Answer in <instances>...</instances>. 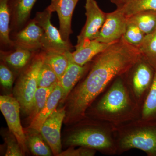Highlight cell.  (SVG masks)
<instances>
[{"instance_id": "24", "label": "cell", "mask_w": 156, "mask_h": 156, "mask_svg": "<svg viewBox=\"0 0 156 156\" xmlns=\"http://www.w3.org/2000/svg\"><path fill=\"white\" fill-rule=\"evenodd\" d=\"M117 9L128 17L141 11H156V0H128Z\"/></svg>"}, {"instance_id": "2", "label": "cell", "mask_w": 156, "mask_h": 156, "mask_svg": "<svg viewBox=\"0 0 156 156\" xmlns=\"http://www.w3.org/2000/svg\"><path fill=\"white\" fill-rule=\"evenodd\" d=\"M123 75L115 78L95 104L89 107L87 117L114 127L139 119L140 108L132 97Z\"/></svg>"}, {"instance_id": "28", "label": "cell", "mask_w": 156, "mask_h": 156, "mask_svg": "<svg viewBox=\"0 0 156 156\" xmlns=\"http://www.w3.org/2000/svg\"><path fill=\"white\" fill-rule=\"evenodd\" d=\"M55 73L51 67L44 62L40 70L38 79V87L47 88L58 82Z\"/></svg>"}, {"instance_id": "13", "label": "cell", "mask_w": 156, "mask_h": 156, "mask_svg": "<svg viewBox=\"0 0 156 156\" xmlns=\"http://www.w3.org/2000/svg\"><path fill=\"white\" fill-rule=\"evenodd\" d=\"M79 0H51L47 8L53 13L56 12L59 21V29L62 39L69 42L72 33V19L73 13Z\"/></svg>"}, {"instance_id": "20", "label": "cell", "mask_w": 156, "mask_h": 156, "mask_svg": "<svg viewBox=\"0 0 156 156\" xmlns=\"http://www.w3.org/2000/svg\"><path fill=\"white\" fill-rule=\"evenodd\" d=\"M9 0H0V41L2 45L14 47L13 41L10 37L11 13L9 5Z\"/></svg>"}, {"instance_id": "6", "label": "cell", "mask_w": 156, "mask_h": 156, "mask_svg": "<svg viewBox=\"0 0 156 156\" xmlns=\"http://www.w3.org/2000/svg\"><path fill=\"white\" fill-rule=\"evenodd\" d=\"M155 73V69L141 55L123 75L128 89L140 109L152 85Z\"/></svg>"}, {"instance_id": "7", "label": "cell", "mask_w": 156, "mask_h": 156, "mask_svg": "<svg viewBox=\"0 0 156 156\" xmlns=\"http://www.w3.org/2000/svg\"><path fill=\"white\" fill-rule=\"evenodd\" d=\"M20 104L15 97L1 95L0 109L5 119L9 130L14 134L24 153L27 150L26 135L20 122Z\"/></svg>"}, {"instance_id": "23", "label": "cell", "mask_w": 156, "mask_h": 156, "mask_svg": "<svg viewBox=\"0 0 156 156\" xmlns=\"http://www.w3.org/2000/svg\"><path fill=\"white\" fill-rule=\"evenodd\" d=\"M27 144L32 153L36 156H52V151L44 141L41 133L30 129L26 135Z\"/></svg>"}, {"instance_id": "27", "label": "cell", "mask_w": 156, "mask_h": 156, "mask_svg": "<svg viewBox=\"0 0 156 156\" xmlns=\"http://www.w3.org/2000/svg\"><path fill=\"white\" fill-rule=\"evenodd\" d=\"M146 35L134 23L128 20L127 27L123 38L127 43L139 48L144 41Z\"/></svg>"}, {"instance_id": "17", "label": "cell", "mask_w": 156, "mask_h": 156, "mask_svg": "<svg viewBox=\"0 0 156 156\" xmlns=\"http://www.w3.org/2000/svg\"><path fill=\"white\" fill-rule=\"evenodd\" d=\"M62 97V89L59 81L40 112L31 120L29 128L40 132L45 121L56 109Z\"/></svg>"}, {"instance_id": "31", "label": "cell", "mask_w": 156, "mask_h": 156, "mask_svg": "<svg viewBox=\"0 0 156 156\" xmlns=\"http://www.w3.org/2000/svg\"><path fill=\"white\" fill-rule=\"evenodd\" d=\"M96 150L89 148L82 147L78 149L70 148L67 150L62 152L60 156H93L95 155Z\"/></svg>"}, {"instance_id": "18", "label": "cell", "mask_w": 156, "mask_h": 156, "mask_svg": "<svg viewBox=\"0 0 156 156\" xmlns=\"http://www.w3.org/2000/svg\"><path fill=\"white\" fill-rule=\"evenodd\" d=\"M13 51L4 52L1 50V58L5 63L16 69H20L27 66L37 52L25 49L14 47Z\"/></svg>"}, {"instance_id": "3", "label": "cell", "mask_w": 156, "mask_h": 156, "mask_svg": "<svg viewBox=\"0 0 156 156\" xmlns=\"http://www.w3.org/2000/svg\"><path fill=\"white\" fill-rule=\"evenodd\" d=\"M75 124L66 144L92 149L106 155H117L114 126L87 117Z\"/></svg>"}, {"instance_id": "1", "label": "cell", "mask_w": 156, "mask_h": 156, "mask_svg": "<svg viewBox=\"0 0 156 156\" xmlns=\"http://www.w3.org/2000/svg\"><path fill=\"white\" fill-rule=\"evenodd\" d=\"M141 56L139 48L128 44L123 37L113 43L92 60L89 73L70 92L65 121L76 123L87 118V109L109 86Z\"/></svg>"}, {"instance_id": "22", "label": "cell", "mask_w": 156, "mask_h": 156, "mask_svg": "<svg viewBox=\"0 0 156 156\" xmlns=\"http://www.w3.org/2000/svg\"><path fill=\"white\" fill-rule=\"evenodd\" d=\"M128 20L136 25L146 35L156 29V11L138 12L128 17Z\"/></svg>"}, {"instance_id": "5", "label": "cell", "mask_w": 156, "mask_h": 156, "mask_svg": "<svg viewBox=\"0 0 156 156\" xmlns=\"http://www.w3.org/2000/svg\"><path fill=\"white\" fill-rule=\"evenodd\" d=\"M44 62L43 51L37 53L21 73L14 89V97L23 111L30 115L34 96L38 88L39 73Z\"/></svg>"}, {"instance_id": "12", "label": "cell", "mask_w": 156, "mask_h": 156, "mask_svg": "<svg viewBox=\"0 0 156 156\" xmlns=\"http://www.w3.org/2000/svg\"><path fill=\"white\" fill-rule=\"evenodd\" d=\"M44 40V30L34 19L16 33L12 41L14 47L37 52L43 49Z\"/></svg>"}, {"instance_id": "10", "label": "cell", "mask_w": 156, "mask_h": 156, "mask_svg": "<svg viewBox=\"0 0 156 156\" xmlns=\"http://www.w3.org/2000/svg\"><path fill=\"white\" fill-rule=\"evenodd\" d=\"M85 8L87 20L77 36V44L85 40L96 39L106 19L107 13L101 9L95 0H86Z\"/></svg>"}, {"instance_id": "15", "label": "cell", "mask_w": 156, "mask_h": 156, "mask_svg": "<svg viewBox=\"0 0 156 156\" xmlns=\"http://www.w3.org/2000/svg\"><path fill=\"white\" fill-rule=\"evenodd\" d=\"M112 44L98 41L95 39L85 40L76 45L75 51L71 53L72 58L76 63L83 66L92 61Z\"/></svg>"}, {"instance_id": "32", "label": "cell", "mask_w": 156, "mask_h": 156, "mask_svg": "<svg viewBox=\"0 0 156 156\" xmlns=\"http://www.w3.org/2000/svg\"><path fill=\"white\" fill-rule=\"evenodd\" d=\"M111 2L117 6V9L121 8L128 2V0H109Z\"/></svg>"}, {"instance_id": "4", "label": "cell", "mask_w": 156, "mask_h": 156, "mask_svg": "<svg viewBox=\"0 0 156 156\" xmlns=\"http://www.w3.org/2000/svg\"><path fill=\"white\" fill-rule=\"evenodd\" d=\"M117 155L133 149L156 156V124L136 119L114 128Z\"/></svg>"}, {"instance_id": "9", "label": "cell", "mask_w": 156, "mask_h": 156, "mask_svg": "<svg viewBox=\"0 0 156 156\" xmlns=\"http://www.w3.org/2000/svg\"><path fill=\"white\" fill-rule=\"evenodd\" d=\"M66 115L65 107L56 109L45 121L40 133L54 155L61 152V128Z\"/></svg>"}, {"instance_id": "26", "label": "cell", "mask_w": 156, "mask_h": 156, "mask_svg": "<svg viewBox=\"0 0 156 156\" xmlns=\"http://www.w3.org/2000/svg\"><path fill=\"white\" fill-rule=\"evenodd\" d=\"M58 82V81L56 82L51 87L47 88L38 87L34 96L33 105L30 114V116L32 120L44 108Z\"/></svg>"}, {"instance_id": "14", "label": "cell", "mask_w": 156, "mask_h": 156, "mask_svg": "<svg viewBox=\"0 0 156 156\" xmlns=\"http://www.w3.org/2000/svg\"><path fill=\"white\" fill-rule=\"evenodd\" d=\"M71 53L70 51L69 52L68 67L59 81L62 89V97L60 101L61 103L66 101L78 82L88 72L91 66V62L83 66L76 63L72 58Z\"/></svg>"}, {"instance_id": "21", "label": "cell", "mask_w": 156, "mask_h": 156, "mask_svg": "<svg viewBox=\"0 0 156 156\" xmlns=\"http://www.w3.org/2000/svg\"><path fill=\"white\" fill-rule=\"evenodd\" d=\"M139 119L156 124V68L153 83L140 109Z\"/></svg>"}, {"instance_id": "30", "label": "cell", "mask_w": 156, "mask_h": 156, "mask_svg": "<svg viewBox=\"0 0 156 156\" xmlns=\"http://www.w3.org/2000/svg\"><path fill=\"white\" fill-rule=\"evenodd\" d=\"M13 73L3 63L0 66V82L1 85L6 89H11L14 83Z\"/></svg>"}, {"instance_id": "8", "label": "cell", "mask_w": 156, "mask_h": 156, "mask_svg": "<svg viewBox=\"0 0 156 156\" xmlns=\"http://www.w3.org/2000/svg\"><path fill=\"white\" fill-rule=\"evenodd\" d=\"M52 13L47 8L42 12H37L34 18L44 32V43L42 50L70 51L73 48L70 42L65 41L62 39L59 30L51 23Z\"/></svg>"}, {"instance_id": "29", "label": "cell", "mask_w": 156, "mask_h": 156, "mask_svg": "<svg viewBox=\"0 0 156 156\" xmlns=\"http://www.w3.org/2000/svg\"><path fill=\"white\" fill-rule=\"evenodd\" d=\"M4 138L7 144L6 156H22L24 155V152L14 134H5Z\"/></svg>"}, {"instance_id": "25", "label": "cell", "mask_w": 156, "mask_h": 156, "mask_svg": "<svg viewBox=\"0 0 156 156\" xmlns=\"http://www.w3.org/2000/svg\"><path fill=\"white\" fill-rule=\"evenodd\" d=\"M139 48L141 55L155 69L156 68V29L152 33L146 35Z\"/></svg>"}, {"instance_id": "11", "label": "cell", "mask_w": 156, "mask_h": 156, "mask_svg": "<svg viewBox=\"0 0 156 156\" xmlns=\"http://www.w3.org/2000/svg\"><path fill=\"white\" fill-rule=\"evenodd\" d=\"M128 23V17L116 9L107 13L106 19L95 40L106 44H112L124 36Z\"/></svg>"}, {"instance_id": "19", "label": "cell", "mask_w": 156, "mask_h": 156, "mask_svg": "<svg viewBox=\"0 0 156 156\" xmlns=\"http://www.w3.org/2000/svg\"><path fill=\"white\" fill-rule=\"evenodd\" d=\"M44 62L52 68L56 74L58 81L64 73L69 64V52L70 51L42 50Z\"/></svg>"}, {"instance_id": "16", "label": "cell", "mask_w": 156, "mask_h": 156, "mask_svg": "<svg viewBox=\"0 0 156 156\" xmlns=\"http://www.w3.org/2000/svg\"><path fill=\"white\" fill-rule=\"evenodd\" d=\"M37 0H9L11 30H19L27 23L32 9Z\"/></svg>"}]
</instances>
